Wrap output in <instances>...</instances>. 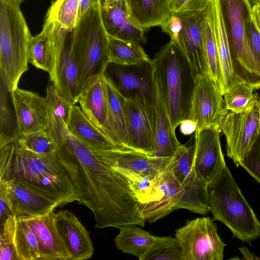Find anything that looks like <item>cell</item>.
<instances>
[{
	"mask_svg": "<svg viewBox=\"0 0 260 260\" xmlns=\"http://www.w3.org/2000/svg\"><path fill=\"white\" fill-rule=\"evenodd\" d=\"M102 76L94 77L86 83L78 97L77 103L90 122L105 134L107 109Z\"/></svg>",
	"mask_w": 260,
	"mask_h": 260,
	"instance_id": "obj_28",
	"label": "cell"
},
{
	"mask_svg": "<svg viewBox=\"0 0 260 260\" xmlns=\"http://www.w3.org/2000/svg\"><path fill=\"white\" fill-rule=\"evenodd\" d=\"M251 19L260 34V5L253 4L252 5Z\"/></svg>",
	"mask_w": 260,
	"mask_h": 260,
	"instance_id": "obj_48",
	"label": "cell"
},
{
	"mask_svg": "<svg viewBox=\"0 0 260 260\" xmlns=\"http://www.w3.org/2000/svg\"><path fill=\"white\" fill-rule=\"evenodd\" d=\"M1 76L0 98V147L16 140V128L12 124L11 113L8 103L10 93L3 78Z\"/></svg>",
	"mask_w": 260,
	"mask_h": 260,
	"instance_id": "obj_40",
	"label": "cell"
},
{
	"mask_svg": "<svg viewBox=\"0 0 260 260\" xmlns=\"http://www.w3.org/2000/svg\"><path fill=\"white\" fill-rule=\"evenodd\" d=\"M52 48L50 26L45 19L40 33L31 36L28 45V61L39 69L51 73L52 67Z\"/></svg>",
	"mask_w": 260,
	"mask_h": 260,
	"instance_id": "obj_32",
	"label": "cell"
},
{
	"mask_svg": "<svg viewBox=\"0 0 260 260\" xmlns=\"http://www.w3.org/2000/svg\"><path fill=\"white\" fill-rule=\"evenodd\" d=\"M219 125L197 129L194 135V164L199 177L207 184L217 179L226 166Z\"/></svg>",
	"mask_w": 260,
	"mask_h": 260,
	"instance_id": "obj_15",
	"label": "cell"
},
{
	"mask_svg": "<svg viewBox=\"0 0 260 260\" xmlns=\"http://www.w3.org/2000/svg\"><path fill=\"white\" fill-rule=\"evenodd\" d=\"M210 211L233 236L243 242L260 236V222L226 165L220 176L208 184Z\"/></svg>",
	"mask_w": 260,
	"mask_h": 260,
	"instance_id": "obj_4",
	"label": "cell"
},
{
	"mask_svg": "<svg viewBox=\"0 0 260 260\" xmlns=\"http://www.w3.org/2000/svg\"><path fill=\"white\" fill-rule=\"evenodd\" d=\"M254 89L250 85L238 81L232 85L224 94V101L226 109L236 113L249 112L257 104L259 95L254 92Z\"/></svg>",
	"mask_w": 260,
	"mask_h": 260,
	"instance_id": "obj_36",
	"label": "cell"
},
{
	"mask_svg": "<svg viewBox=\"0 0 260 260\" xmlns=\"http://www.w3.org/2000/svg\"><path fill=\"white\" fill-rule=\"evenodd\" d=\"M141 260H183L182 247L176 237L157 236Z\"/></svg>",
	"mask_w": 260,
	"mask_h": 260,
	"instance_id": "obj_39",
	"label": "cell"
},
{
	"mask_svg": "<svg viewBox=\"0 0 260 260\" xmlns=\"http://www.w3.org/2000/svg\"><path fill=\"white\" fill-rule=\"evenodd\" d=\"M16 218L12 214L0 223L1 260H18L14 244Z\"/></svg>",
	"mask_w": 260,
	"mask_h": 260,
	"instance_id": "obj_41",
	"label": "cell"
},
{
	"mask_svg": "<svg viewBox=\"0 0 260 260\" xmlns=\"http://www.w3.org/2000/svg\"><path fill=\"white\" fill-rule=\"evenodd\" d=\"M131 18L147 30L160 26L171 13V0H127Z\"/></svg>",
	"mask_w": 260,
	"mask_h": 260,
	"instance_id": "obj_29",
	"label": "cell"
},
{
	"mask_svg": "<svg viewBox=\"0 0 260 260\" xmlns=\"http://www.w3.org/2000/svg\"><path fill=\"white\" fill-rule=\"evenodd\" d=\"M56 144L57 157L74 185L79 203L92 212L95 228L145 226L146 220L123 175L100 160L67 126Z\"/></svg>",
	"mask_w": 260,
	"mask_h": 260,
	"instance_id": "obj_1",
	"label": "cell"
},
{
	"mask_svg": "<svg viewBox=\"0 0 260 260\" xmlns=\"http://www.w3.org/2000/svg\"><path fill=\"white\" fill-rule=\"evenodd\" d=\"M12 214H13L10 208L5 192L3 189L0 187V223L5 221L9 216Z\"/></svg>",
	"mask_w": 260,
	"mask_h": 260,
	"instance_id": "obj_45",
	"label": "cell"
},
{
	"mask_svg": "<svg viewBox=\"0 0 260 260\" xmlns=\"http://www.w3.org/2000/svg\"><path fill=\"white\" fill-rule=\"evenodd\" d=\"M257 106L259 109V122H260V96L259 97L258 101H257Z\"/></svg>",
	"mask_w": 260,
	"mask_h": 260,
	"instance_id": "obj_53",
	"label": "cell"
},
{
	"mask_svg": "<svg viewBox=\"0 0 260 260\" xmlns=\"http://www.w3.org/2000/svg\"><path fill=\"white\" fill-rule=\"evenodd\" d=\"M183 193V189L175 177L172 168L161 172L155 199L139 206L145 220L153 223L176 210Z\"/></svg>",
	"mask_w": 260,
	"mask_h": 260,
	"instance_id": "obj_21",
	"label": "cell"
},
{
	"mask_svg": "<svg viewBox=\"0 0 260 260\" xmlns=\"http://www.w3.org/2000/svg\"><path fill=\"white\" fill-rule=\"evenodd\" d=\"M139 226L128 224L119 226L117 229L120 232L114 241L118 249L141 260L152 246L157 236L151 235Z\"/></svg>",
	"mask_w": 260,
	"mask_h": 260,
	"instance_id": "obj_30",
	"label": "cell"
},
{
	"mask_svg": "<svg viewBox=\"0 0 260 260\" xmlns=\"http://www.w3.org/2000/svg\"><path fill=\"white\" fill-rule=\"evenodd\" d=\"M214 29L220 72L221 80L219 88L224 94L237 81L231 60L228 38L218 0H212Z\"/></svg>",
	"mask_w": 260,
	"mask_h": 260,
	"instance_id": "obj_27",
	"label": "cell"
},
{
	"mask_svg": "<svg viewBox=\"0 0 260 260\" xmlns=\"http://www.w3.org/2000/svg\"><path fill=\"white\" fill-rule=\"evenodd\" d=\"M175 235L182 247L183 260L223 259L226 245L209 217L187 221L185 225L176 230Z\"/></svg>",
	"mask_w": 260,
	"mask_h": 260,
	"instance_id": "obj_9",
	"label": "cell"
},
{
	"mask_svg": "<svg viewBox=\"0 0 260 260\" xmlns=\"http://www.w3.org/2000/svg\"><path fill=\"white\" fill-rule=\"evenodd\" d=\"M25 149L42 156L56 154L57 145L47 129L19 135L16 139Z\"/></svg>",
	"mask_w": 260,
	"mask_h": 260,
	"instance_id": "obj_38",
	"label": "cell"
},
{
	"mask_svg": "<svg viewBox=\"0 0 260 260\" xmlns=\"http://www.w3.org/2000/svg\"><path fill=\"white\" fill-rule=\"evenodd\" d=\"M10 93L16 118L18 136L48 128L50 117L45 97L18 87Z\"/></svg>",
	"mask_w": 260,
	"mask_h": 260,
	"instance_id": "obj_16",
	"label": "cell"
},
{
	"mask_svg": "<svg viewBox=\"0 0 260 260\" xmlns=\"http://www.w3.org/2000/svg\"><path fill=\"white\" fill-rule=\"evenodd\" d=\"M194 0H173L171 5V12L178 11Z\"/></svg>",
	"mask_w": 260,
	"mask_h": 260,
	"instance_id": "obj_49",
	"label": "cell"
},
{
	"mask_svg": "<svg viewBox=\"0 0 260 260\" xmlns=\"http://www.w3.org/2000/svg\"><path fill=\"white\" fill-rule=\"evenodd\" d=\"M171 1H172H172H173V0H171Z\"/></svg>",
	"mask_w": 260,
	"mask_h": 260,
	"instance_id": "obj_55",
	"label": "cell"
},
{
	"mask_svg": "<svg viewBox=\"0 0 260 260\" xmlns=\"http://www.w3.org/2000/svg\"><path fill=\"white\" fill-rule=\"evenodd\" d=\"M54 211L36 217H24L36 234L39 260H71V256L56 229Z\"/></svg>",
	"mask_w": 260,
	"mask_h": 260,
	"instance_id": "obj_23",
	"label": "cell"
},
{
	"mask_svg": "<svg viewBox=\"0 0 260 260\" xmlns=\"http://www.w3.org/2000/svg\"><path fill=\"white\" fill-rule=\"evenodd\" d=\"M100 2L101 0H80L79 18L85 14L90 8L98 4Z\"/></svg>",
	"mask_w": 260,
	"mask_h": 260,
	"instance_id": "obj_47",
	"label": "cell"
},
{
	"mask_svg": "<svg viewBox=\"0 0 260 260\" xmlns=\"http://www.w3.org/2000/svg\"><path fill=\"white\" fill-rule=\"evenodd\" d=\"M194 144H181L173 159V174L184 193L176 209H185L205 215L210 211L208 184L198 176L194 164Z\"/></svg>",
	"mask_w": 260,
	"mask_h": 260,
	"instance_id": "obj_10",
	"label": "cell"
},
{
	"mask_svg": "<svg viewBox=\"0 0 260 260\" xmlns=\"http://www.w3.org/2000/svg\"><path fill=\"white\" fill-rule=\"evenodd\" d=\"M196 130V124L191 120L184 121L180 124V131L184 135H190Z\"/></svg>",
	"mask_w": 260,
	"mask_h": 260,
	"instance_id": "obj_46",
	"label": "cell"
},
{
	"mask_svg": "<svg viewBox=\"0 0 260 260\" xmlns=\"http://www.w3.org/2000/svg\"><path fill=\"white\" fill-rule=\"evenodd\" d=\"M104 75L125 100L139 98L154 105L155 84L152 60L135 65L110 62Z\"/></svg>",
	"mask_w": 260,
	"mask_h": 260,
	"instance_id": "obj_12",
	"label": "cell"
},
{
	"mask_svg": "<svg viewBox=\"0 0 260 260\" xmlns=\"http://www.w3.org/2000/svg\"><path fill=\"white\" fill-rule=\"evenodd\" d=\"M67 126L78 140L91 150H134L114 143L90 122L76 104L72 107Z\"/></svg>",
	"mask_w": 260,
	"mask_h": 260,
	"instance_id": "obj_25",
	"label": "cell"
},
{
	"mask_svg": "<svg viewBox=\"0 0 260 260\" xmlns=\"http://www.w3.org/2000/svg\"><path fill=\"white\" fill-rule=\"evenodd\" d=\"M124 109L127 147L152 156L155 131L154 105L137 98L124 99Z\"/></svg>",
	"mask_w": 260,
	"mask_h": 260,
	"instance_id": "obj_13",
	"label": "cell"
},
{
	"mask_svg": "<svg viewBox=\"0 0 260 260\" xmlns=\"http://www.w3.org/2000/svg\"><path fill=\"white\" fill-rule=\"evenodd\" d=\"M45 99L48 106L50 123L48 129L52 133H59L67 125L74 105L64 99L53 84L48 85L46 89Z\"/></svg>",
	"mask_w": 260,
	"mask_h": 260,
	"instance_id": "obj_35",
	"label": "cell"
},
{
	"mask_svg": "<svg viewBox=\"0 0 260 260\" xmlns=\"http://www.w3.org/2000/svg\"><path fill=\"white\" fill-rule=\"evenodd\" d=\"M239 250L241 251L244 256H246V259H254L252 257V254L249 251V250L245 247L239 248Z\"/></svg>",
	"mask_w": 260,
	"mask_h": 260,
	"instance_id": "obj_50",
	"label": "cell"
},
{
	"mask_svg": "<svg viewBox=\"0 0 260 260\" xmlns=\"http://www.w3.org/2000/svg\"><path fill=\"white\" fill-rule=\"evenodd\" d=\"M80 5V0H55L47 14L55 19L61 28L71 31L78 21Z\"/></svg>",
	"mask_w": 260,
	"mask_h": 260,
	"instance_id": "obj_37",
	"label": "cell"
},
{
	"mask_svg": "<svg viewBox=\"0 0 260 260\" xmlns=\"http://www.w3.org/2000/svg\"><path fill=\"white\" fill-rule=\"evenodd\" d=\"M155 131L152 156L171 163L181 144L172 126L159 87L154 77Z\"/></svg>",
	"mask_w": 260,
	"mask_h": 260,
	"instance_id": "obj_22",
	"label": "cell"
},
{
	"mask_svg": "<svg viewBox=\"0 0 260 260\" xmlns=\"http://www.w3.org/2000/svg\"><path fill=\"white\" fill-rule=\"evenodd\" d=\"M219 128L225 138L226 155L238 167L260 131L257 105L245 113L228 111L221 117Z\"/></svg>",
	"mask_w": 260,
	"mask_h": 260,
	"instance_id": "obj_11",
	"label": "cell"
},
{
	"mask_svg": "<svg viewBox=\"0 0 260 260\" xmlns=\"http://www.w3.org/2000/svg\"><path fill=\"white\" fill-rule=\"evenodd\" d=\"M210 0H194L181 10L172 12L179 17L182 28L175 41L187 59L196 79L208 74L203 35V21Z\"/></svg>",
	"mask_w": 260,
	"mask_h": 260,
	"instance_id": "obj_8",
	"label": "cell"
},
{
	"mask_svg": "<svg viewBox=\"0 0 260 260\" xmlns=\"http://www.w3.org/2000/svg\"><path fill=\"white\" fill-rule=\"evenodd\" d=\"M73 52L79 68V95L92 78L104 75L110 63L108 37L101 13V1L79 18L71 32Z\"/></svg>",
	"mask_w": 260,
	"mask_h": 260,
	"instance_id": "obj_5",
	"label": "cell"
},
{
	"mask_svg": "<svg viewBox=\"0 0 260 260\" xmlns=\"http://www.w3.org/2000/svg\"><path fill=\"white\" fill-rule=\"evenodd\" d=\"M154 75L175 129L190 119L196 77L183 53L174 41L164 46L152 60Z\"/></svg>",
	"mask_w": 260,
	"mask_h": 260,
	"instance_id": "obj_3",
	"label": "cell"
},
{
	"mask_svg": "<svg viewBox=\"0 0 260 260\" xmlns=\"http://www.w3.org/2000/svg\"><path fill=\"white\" fill-rule=\"evenodd\" d=\"M57 231L70 252L71 260H84L91 258L94 252L88 232L78 218L67 210L54 214Z\"/></svg>",
	"mask_w": 260,
	"mask_h": 260,
	"instance_id": "obj_19",
	"label": "cell"
},
{
	"mask_svg": "<svg viewBox=\"0 0 260 260\" xmlns=\"http://www.w3.org/2000/svg\"><path fill=\"white\" fill-rule=\"evenodd\" d=\"M237 81L260 88V73L246 38V22L251 17L250 0H218Z\"/></svg>",
	"mask_w": 260,
	"mask_h": 260,
	"instance_id": "obj_7",
	"label": "cell"
},
{
	"mask_svg": "<svg viewBox=\"0 0 260 260\" xmlns=\"http://www.w3.org/2000/svg\"><path fill=\"white\" fill-rule=\"evenodd\" d=\"M71 31H69L66 38L53 85L64 99L76 105L79 96V68L71 45Z\"/></svg>",
	"mask_w": 260,
	"mask_h": 260,
	"instance_id": "obj_26",
	"label": "cell"
},
{
	"mask_svg": "<svg viewBox=\"0 0 260 260\" xmlns=\"http://www.w3.org/2000/svg\"><path fill=\"white\" fill-rule=\"evenodd\" d=\"M110 1H111L114 2L125 3H126V1L127 0H110Z\"/></svg>",
	"mask_w": 260,
	"mask_h": 260,
	"instance_id": "obj_52",
	"label": "cell"
},
{
	"mask_svg": "<svg viewBox=\"0 0 260 260\" xmlns=\"http://www.w3.org/2000/svg\"><path fill=\"white\" fill-rule=\"evenodd\" d=\"M246 27L248 46L260 73V34L251 17L246 22Z\"/></svg>",
	"mask_w": 260,
	"mask_h": 260,
	"instance_id": "obj_43",
	"label": "cell"
},
{
	"mask_svg": "<svg viewBox=\"0 0 260 260\" xmlns=\"http://www.w3.org/2000/svg\"><path fill=\"white\" fill-rule=\"evenodd\" d=\"M101 1L103 21L109 35L141 45L146 43V30L133 21L126 3L110 0Z\"/></svg>",
	"mask_w": 260,
	"mask_h": 260,
	"instance_id": "obj_20",
	"label": "cell"
},
{
	"mask_svg": "<svg viewBox=\"0 0 260 260\" xmlns=\"http://www.w3.org/2000/svg\"><path fill=\"white\" fill-rule=\"evenodd\" d=\"M240 166L260 184V131Z\"/></svg>",
	"mask_w": 260,
	"mask_h": 260,
	"instance_id": "obj_42",
	"label": "cell"
},
{
	"mask_svg": "<svg viewBox=\"0 0 260 260\" xmlns=\"http://www.w3.org/2000/svg\"><path fill=\"white\" fill-rule=\"evenodd\" d=\"M14 244L18 260H39L38 237L24 217H17Z\"/></svg>",
	"mask_w": 260,
	"mask_h": 260,
	"instance_id": "obj_34",
	"label": "cell"
},
{
	"mask_svg": "<svg viewBox=\"0 0 260 260\" xmlns=\"http://www.w3.org/2000/svg\"><path fill=\"white\" fill-rule=\"evenodd\" d=\"M13 214L16 217H36L54 211L60 203L45 193L15 180L0 181Z\"/></svg>",
	"mask_w": 260,
	"mask_h": 260,
	"instance_id": "obj_17",
	"label": "cell"
},
{
	"mask_svg": "<svg viewBox=\"0 0 260 260\" xmlns=\"http://www.w3.org/2000/svg\"><path fill=\"white\" fill-rule=\"evenodd\" d=\"M109 61L121 65H135L151 60L139 43L118 39L108 34Z\"/></svg>",
	"mask_w": 260,
	"mask_h": 260,
	"instance_id": "obj_31",
	"label": "cell"
},
{
	"mask_svg": "<svg viewBox=\"0 0 260 260\" xmlns=\"http://www.w3.org/2000/svg\"><path fill=\"white\" fill-rule=\"evenodd\" d=\"M15 180L58 201L61 206L79 202L69 176L56 154L42 156L17 141L0 147V181Z\"/></svg>",
	"mask_w": 260,
	"mask_h": 260,
	"instance_id": "obj_2",
	"label": "cell"
},
{
	"mask_svg": "<svg viewBox=\"0 0 260 260\" xmlns=\"http://www.w3.org/2000/svg\"><path fill=\"white\" fill-rule=\"evenodd\" d=\"M228 110L223 95L209 74L196 78L191 102L190 120L196 130L219 125L222 116Z\"/></svg>",
	"mask_w": 260,
	"mask_h": 260,
	"instance_id": "obj_14",
	"label": "cell"
},
{
	"mask_svg": "<svg viewBox=\"0 0 260 260\" xmlns=\"http://www.w3.org/2000/svg\"><path fill=\"white\" fill-rule=\"evenodd\" d=\"M102 81L107 109L104 133L117 145L132 149L127 145L124 99L104 75Z\"/></svg>",
	"mask_w": 260,
	"mask_h": 260,
	"instance_id": "obj_24",
	"label": "cell"
},
{
	"mask_svg": "<svg viewBox=\"0 0 260 260\" xmlns=\"http://www.w3.org/2000/svg\"><path fill=\"white\" fill-rule=\"evenodd\" d=\"M12 1H13V2L18 4V5H20V4L21 3H22L23 1H24L25 0H11Z\"/></svg>",
	"mask_w": 260,
	"mask_h": 260,
	"instance_id": "obj_51",
	"label": "cell"
},
{
	"mask_svg": "<svg viewBox=\"0 0 260 260\" xmlns=\"http://www.w3.org/2000/svg\"><path fill=\"white\" fill-rule=\"evenodd\" d=\"M31 35L20 5L0 0V75L9 92L18 88L28 70V45Z\"/></svg>",
	"mask_w": 260,
	"mask_h": 260,
	"instance_id": "obj_6",
	"label": "cell"
},
{
	"mask_svg": "<svg viewBox=\"0 0 260 260\" xmlns=\"http://www.w3.org/2000/svg\"><path fill=\"white\" fill-rule=\"evenodd\" d=\"M160 26L162 30L170 36L171 40L176 41L182 29V22L179 17L171 12Z\"/></svg>",
	"mask_w": 260,
	"mask_h": 260,
	"instance_id": "obj_44",
	"label": "cell"
},
{
	"mask_svg": "<svg viewBox=\"0 0 260 260\" xmlns=\"http://www.w3.org/2000/svg\"><path fill=\"white\" fill-rule=\"evenodd\" d=\"M91 151L100 160L113 169L128 170L143 176H155L172 167L168 161L136 150Z\"/></svg>",
	"mask_w": 260,
	"mask_h": 260,
	"instance_id": "obj_18",
	"label": "cell"
},
{
	"mask_svg": "<svg viewBox=\"0 0 260 260\" xmlns=\"http://www.w3.org/2000/svg\"><path fill=\"white\" fill-rule=\"evenodd\" d=\"M253 4L260 5V0H251Z\"/></svg>",
	"mask_w": 260,
	"mask_h": 260,
	"instance_id": "obj_54",
	"label": "cell"
},
{
	"mask_svg": "<svg viewBox=\"0 0 260 260\" xmlns=\"http://www.w3.org/2000/svg\"><path fill=\"white\" fill-rule=\"evenodd\" d=\"M204 51L208 67V74L219 87L221 80L220 64L215 37L212 0L203 21Z\"/></svg>",
	"mask_w": 260,
	"mask_h": 260,
	"instance_id": "obj_33",
	"label": "cell"
}]
</instances>
